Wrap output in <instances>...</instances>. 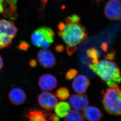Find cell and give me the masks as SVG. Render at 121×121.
Segmentation results:
<instances>
[{"label":"cell","mask_w":121,"mask_h":121,"mask_svg":"<svg viewBox=\"0 0 121 121\" xmlns=\"http://www.w3.org/2000/svg\"><path fill=\"white\" fill-rule=\"evenodd\" d=\"M88 66L109 87L121 82L120 69L114 62L103 60L96 64L89 63Z\"/></svg>","instance_id":"cell-1"},{"label":"cell","mask_w":121,"mask_h":121,"mask_svg":"<svg viewBox=\"0 0 121 121\" xmlns=\"http://www.w3.org/2000/svg\"><path fill=\"white\" fill-rule=\"evenodd\" d=\"M58 34L67 45L71 46L85 44L88 39L85 27L79 23L66 25L64 30L59 31Z\"/></svg>","instance_id":"cell-2"},{"label":"cell","mask_w":121,"mask_h":121,"mask_svg":"<svg viewBox=\"0 0 121 121\" xmlns=\"http://www.w3.org/2000/svg\"><path fill=\"white\" fill-rule=\"evenodd\" d=\"M102 103L106 112L112 115H121V89L116 84L103 91Z\"/></svg>","instance_id":"cell-3"},{"label":"cell","mask_w":121,"mask_h":121,"mask_svg":"<svg viewBox=\"0 0 121 121\" xmlns=\"http://www.w3.org/2000/svg\"><path fill=\"white\" fill-rule=\"evenodd\" d=\"M55 33L50 27L41 26L36 29L32 33L31 37V42L35 47L41 48L44 41L52 43L54 41Z\"/></svg>","instance_id":"cell-4"},{"label":"cell","mask_w":121,"mask_h":121,"mask_svg":"<svg viewBox=\"0 0 121 121\" xmlns=\"http://www.w3.org/2000/svg\"><path fill=\"white\" fill-rule=\"evenodd\" d=\"M104 14L110 20L118 21L121 19V1L109 0L105 6Z\"/></svg>","instance_id":"cell-5"},{"label":"cell","mask_w":121,"mask_h":121,"mask_svg":"<svg viewBox=\"0 0 121 121\" xmlns=\"http://www.w3.org/2000/svg\"><path fill=\"white\" fill-rule=\"evenodd\" d=\"M17 31V28L13 21L0 19V49L4 48L2 41L5 37L9 36L14 38Z\"/></svg>","instance_id":"cell-6"},{"label":"cell","mask_w":121,"mask_h":121,"mask_svg":"<svg viewBox=\"0 0 121 121\" xmlns=\"http://www.w3.org/2000/svg\"><path fill=\"white\" fill-rule=\"evenodd\" d=\"M38 101L42 108L47 111H52L57 104V99L56 96L52 93L44 91L39 95Z\"/></svg>","instance_id":"cell-7"},{"label":"cell","mask_w":121,"mask_h":121,"mask_svg":"<svg viewBox=\"0 0 121 121\" xmlns=\"http://www.w3.org/2000/svg\"><path fill=\"white\" fill-rule=\"evenodd\" d=\"M37 57L40 64L45 69L54 67L57 64L55 56L51 52L47 49L40 50L37 53Z\"/></svg>","instance_id":"cell-8"},{"label":"cell","mask_w":121,"mask_h":121,"mask_svg":"<svg viewBox=\"0 0 121 121\" xmlns=\"http://www.w3.org/2000/svg\"><path fill=\"white\" fill-rule=\"evenodd\" d=\"M69 102L71 107L78 111H83L89 105L87 96L83 94H73L70 97Z\"/></svg>","instance_id":"cell-9"},{"label":"cell","mask_w":121,"mask_h":121,"mask_svg":"<svg viewBox=\"0 0 121 121\" xmlns=\"http://www.w3.org/2000/svg\"><path fill=\"white\" fill-rule=\"evenodd\" d=\"M57 81L55 76L51 74H45L41 76L38 81V85L44 91L53 90L57 86Z\"/></svg>","instance_id":"cell-10"},{"label":"cell","mask_w":121,"mask_h":121,"mask_svg":"<svg viewBox=\"0 0 121 121\" xmlns=\"http://www.w3.org/2000/svg\"><path fill=\"white\" fill-rule=\"evenodd\" d=\"M91 83L89 79L83 75L80 74L75 78L72 82V87L78 94H84L86 92Z\"/></svg>","instance_id":"cell-11"},{"label":"cell","mask_w":121,"mask_h":121,"mask_svg":"<svg viewBox=\"0 0 121 121\" xmlns=\"http://www.w3.org/2000/svg\"><path fill=\"white\" fill-rule=\"evenodd\" d=\"M9 99L13 105H20L26 101V96L24 91L22 89L19 88H14L9 92Z\"/></svg>","instance_id":"cell-12"},{"label":"cell","mask_w":121,"mask_h":121,"mask_svg":"<svg viewBox=\"0 0 121 121\" xmlns=\"http://www.w3.org/2000/svg\"><path fill=\"white\" fill-rule=\"evenodd\" d=\"M82 115L88 121H100L103 116L100 110L94 106H87L83 110Z\"/></svg>","instance_id":"cell-13"},{"label":"cell","mask_w":121,"mask_h":121,"mask_svg":"<svg viewBox=\"0 0 121 121\" xmlns=\"http://www.w3.org/2000/svg\"><path fill=\"white\" fill-rule=\"evenodd\" d=\"M50 113L39 110H30L26 116L28 121H48L47 117Z\"/></svg>","instance_id":"cell-14"},{"label":"cell","mask_w":121,"mask_h":121,"mask_svg":"<svg viewBox=\"0 0 121 121\" xmlns=\"http://www.w3.org/2000/svg\"><path fill=\"white\" fill-rule=\"evenodd\" d=\"M71 109L70 104L65 101H60L57 103L54 108L56 114L60 118L65 117Z\"/></svg>","instance_id":"cell-15"},{"label":"cell","mask_w":121,"mask_h":121,"mask_svg":"<svg viewBox=\"0 0 121 121\" xmlns=\"http://www.w3.org/2000/svg\"><path fill=\"white\" fill-rule=\"evenodd\" d=\"M65 121H84L82 114L76 110H72L65 117Z\"/></svg>","instance_id":"cell-16"},{"label":"cell","mask_w":121,"mask_h":121,"mask_svg":"<svg viewBox=\"0 0 121 121\" xmlns=\"http://www.w3.org/2000/svg\"><path fill=\"white\" fill-rule=\"evenodd\" d=\"M56 96L60 100L64 101L67 99L70 96V91L67 88L61 87L56 90Z\"/></svg>","instance_id":"cell-17"},{"label":"cell","mask_w":121,"mask_h":121,"mask_svg":"<svg viewBox=\"0 0 121 121\" xmlns=\"http://www.w3.org/2000/svg\"><path fill=\"white\" fill-rule=\"evenodd\" d=\"M87 56L92 61V63L96 64L98 62L99 53L98 50L94 48H91L86 51Z\"/></svg>","instance_id":"cell-18"},{"label":"cell","mask_w":121,"mask_h":121,"mask_svg":"<svg viewBox=\"0 0 121 121\" xmlns=\"http://www.w3.org/2000/svg\"><path fill=\"white\" fill-rule=\"evenodd\" d=\"M80 17L77 14H73L67 17L65 19V22L67 24L79 23L80 21Z\"/></svg>","instance_id":"cell-19"},{"label":"cell","mask_w":121,"mask_h":121,"mask_svg":"<svg viewBox=\"0 0 121 121\" xmlns=\"http://www.w3.org/2000/svg\"><path fill=\"white\" fill-rule=\"evenodd\" d=\"M30 44L28 42L24 40L20 41L19 44L17 47V48L19 51H27L30 48Z\"/></svg>","instance_id":"cell-20"},{"label":"cell","mask_w":121,"mask_h":121,"mask_svg":"<svg viewBox=\"0 0 121 121\" xmlns=\"http://www.w3.org/2000/svg\"><path fill=\"white\" fill-rule=\"evenodd\" d=\"M78 72V70L76 69H70L65 74V78L67 80H71L76 77Z\"/></svg>","instance_id":"cell-21"},{"label":"cell","mask_w":121,"mask_h":121,"mask_svg":"<svg viewBox=\"0 0 121 121\" xmlns=\"http://www.w3.org/2000/svg\"><path fill=\"white\" fill-rule=\"evenodd\" d=\"M77 50L76 46H71L67 45L66 46V52L70 56L74 54Z\"/></svg>","instance_id":"cell-22"},{"label":"cell","mask_w":121,"mask_h":121,"mask_svg":"<svg viewBox=\"0 0 121 121\" xmlns=\"http://www.w3.org/2000/svg\"><path fill=\"white\" fill-rule=\"evenodd\" d=\"M115 54V53L114 51L112 52L107 54L105 56V58L108 60H113L114 58Z\"/></svg>","instance_id":"cell-23"},{"label":"cell","mask_w":121,"mask_h":121,"mask_svg":"<svg viewBox=\"0 0 121 121\" xmlns=\"http://www.w3.org/2000/svg\"><path fill=\"white\" fill-rule=\"evenodd\" d=\"M60 117L56 114L51 115L49 117V121H60Z\"/></svg>","instance_id":"cell-24"},{"label":"cell","mask_w":121,"mask_h":121,"mask_svg":"<svg viewBox=\"0 0 121 121\" xmlns=\"http://www.w3.org/2000/svg\"><path fill=\"white\" fill-rule=\"evenodd\" d=\"M64 47L63 45L62 44H58L56 45L55 47V50L56 51L59 53H61L63 52L64 51Z\"/></svg>","instance_id":"cell-25"},{"label":"cell","mask_w":121,"mask_h":121,"mask_svg":"<svg viewBox=\"0 0 121 121\" xmlns=\"http://www.w3.org/2000/svg\"><path fill=\"white\" fill-rule=\"evenodd\" d=\"M17 2V0H5L6 4L9 6L16 5Z\"/></svg>","instance_id":"cell-26"},{"label":"cell","mask_w":121,"mask_h":121,"mask_svg":"<svg viewBox=\"0 0 121 121\" xmlns=\"http://www.w3.org/2000/svg\"><path fill=\"white\" fill-rule=\"evenodd\" d=\"M65 26H66V25L63 22H60L57 25V27H58L59 31H63L64 29L65 28Z\"/></svg>","instance_id":"cell-27"},{"label":"cell","mask_w":121,"mask_h":121,"mask_svg":"<svg viewBox=\"0 0 121 121\" xmlns=\"http://www.w3.org/2000/svg\"><path fill=\"white\" fill-rule=\"evenodd\" d=\"M29 64L30 65V66H31V67L35 68L37 66V61L35 59H32L30 61Z\"/></svg>","instance_id":"cell-28"},{"label":"cell","mask_w":121,"mask_h":121,"mask_svg":"<svg viewBox=\"0 0 121 121\" xmlns=\"http://www.w3.org/2000/svg\"><path fill=\"white\" fill-rule=\"evenodd\" d=\"M4 0H0V13H2L4 10Z\"/></svg>","instance_id":"cell-29"},{"label":"cell","mask_w":121,"mask_h":121,"mask_svg":"<svg viewBox=\"0 0 121 121\" xmlns=\"http://www.w3.org/2000/svg\"><path fill=\"white\" fill-rule=\"evenodd\" d=\"M101 49H102L103 50L105 51H106L107 50V48H108V44L107 43H103L101 44Z\"/></svg>","instance_id":"cell-30"},{"label":"cell","mask_w":121,"mask_h":121,"mask_svg":"<svg viewBox=\"0 0 121 121\" xmlns=\"http://www.w3.org/2000/svg\"><path fill=\"white\" fill-rule=\"evenodd\" d=\"M3 66V61L2 57L0 56V71L2 69Z\"/></svg>","instance_id":"cell-31"},{"label":"cell","mask_w":121,"mask_h":121,"mask_svg":"<svg viewBox=\"0 0 121 121\" xmlns=\"http://www.w3.org/2000/svg\"><path fill=\"white\" fill-rule=\"evenodd\" d=\"M47 1L48 0H42V4H43V5H44V4H46L47 3Z\"/></svg>","instance_id":"cell-32"},{"label":"cell","mask_w":121,"mask_h":121,"mask_svg":"<svg viewBox=\"0 0 121 121\" xmlns=\"http://www.w3.org/2000/svg\"><path fill=\"white\" fill-rule=\"evenodd\" d=\"M101 0H97V2H99V1H101Z\"/></svg>","instance_id":"cell-33"}]
</instances>
